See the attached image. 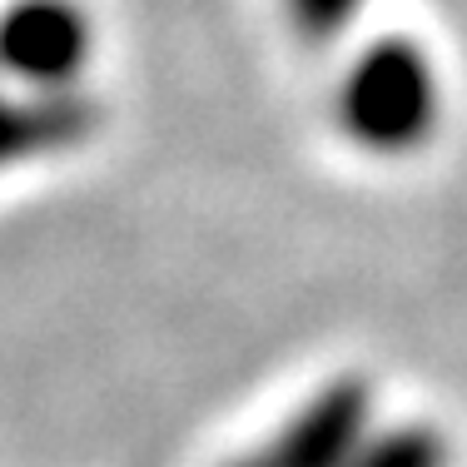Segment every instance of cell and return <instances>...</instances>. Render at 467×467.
Returning a JSON list of instances; mask_svg holds the SVG:
<instances>
[{
  "label": "cell",
  "instance_id": "obj_1",
  "mask_svg": "<svg viewBox=\"0 0 467 467\" xmlns=\"http://www.w3.org/2000/svg\"><path fill=\"white\" fill-rule=\"evenodd\" d=\"M343 135L368 154H408L438 130L442 85L432 60L413 40H373L358 60L343 70L333 99Z\"/></svg>",
  "mask_w": 467,
  "mask_h": 467
},
{
  "label": "cell",
  "instance_id": "obj_2",
  "mask_svg": "<svg viewBox=\"0 0 467 467\" xmlns=\"http://www.w3.org/2000/svg\"><path fill=\"white\" fill-rule=\"evenodd\" d=\"M95 50V20L80 0H10L0 10V75L36 95H65Z\"/></svg>",
  "mask_w": 467,
  "mask_h": 467
},
{
  "label": "cell",
  "instance_id": "obj_3",
  "mask_svg": "<svg viewBox=\"0 0 467 467\" xmlns=\"http://www.w3.org/2000/svg\"><path fill=\"white\" fill-rule=\"evenodd\" d=\"M368 422V388L358 378L333 383L318 403H308L304 413L284 428V438L264 452V467H348L358 428Z\"/></svg>",
  "mask_w": 467,
  "mask_h": 467
},
{
  "label": "cell",
  "instance_id": "obj_4",
  "mask_svg": "<svg viewBox=\"0 0 467 467\" xmlns=\"http://www.w3.org/2000/svg\"><path fill=\"white\" fill-rule=\"evenodd\" d=\"M95 130V105L85 95H36L16 99L0 95V170L20 164L30 154L70 150Z\"/></svg>",
  "mask_w": 467,
  "mask_h": 467
},
{
  "label": "cell",
  "instance_id": "obj_5",
  "mask_svg": "<svg viewBox=\"0 0 467 467\" xmlns=\"http://www.w3.org/2000/svg\"><path fill=\"white\" fill-rule=\"evenodd\" d=\"M442 438L432 428H398L393 438H383L368 452H353L348 467H442Z\"/></svg>",
  "mask_w": 467,
  "mask_h": 467
},
{
  "label": "cell",
  "instance_id": "obj_6",
  "mask_svg": "<svg viewBox=\"0 0 467 467\" xmlns=\"http://www.w3.org/2000/svg\"><path fill=\"white\" fill-rule=\"evenodd\" d=\"M284 10H288V26L298 30V40L328 46L358 20L363 0H284Z\"/></svg>",
  "mask_w": 467,
  "mask_h": 467
},
{
  "label": "cell",
  "instance_id": "obj_7",
  "mask_svg": "<svg viewBox=\"0 0 467 467\" xmlns=\"http://www.w3.org/2000/svg\"><path fill=\"white\" fill-rule=\"evenodd\" d=\"M234 467H264L259 458H244V462H234Z\"/></svg>",
  "mask_w": 467,
  "mask_h": 467
}]
</instances>
